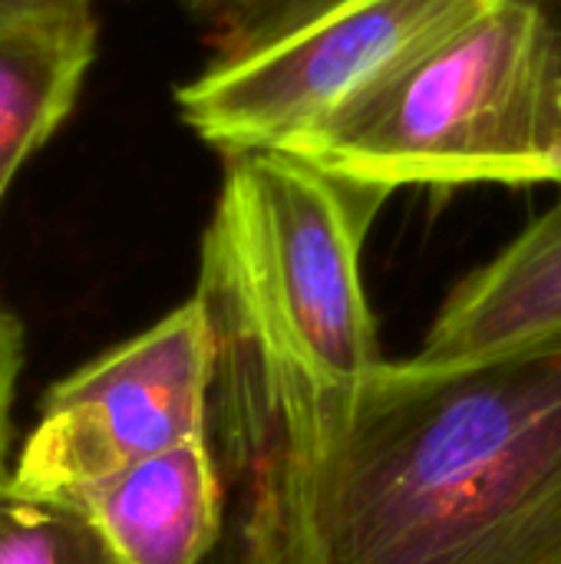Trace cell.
<instances>
[{
	"mask_svg": "<svg viewBox=\"0 0 561 564\" xmlns=\"http://www.w3.org/2000/svg\"><path fill=\"white\" fill-rule=\"evenodd\" d=\"M526 3L542 13V20H546V26H549L552 40H555V50H559L561 56V0H526Z\"/></svg>",
	"mask_w": 561,
	"mask_h": 564,
	"instance_id": "13",
	"label": "cell"
},
{
	"mask_svg": "<svg viewBox=\"0 0 561 564\" xmlns=\"http://www.w3.org/2000/svg\"><path fill=\"white\" fill-rule=\"evenodd\" d=\"M499 0H331L215 56L175 89L182 122L228 155L291 152Z\"/></svg>",
	"mask_w": 561,
	"mask_h": 564,
	"instance_id": "4",
	"label": "cell"
},
{
	"mask_svg": "<svg viewBox=\"0 0 561 564\" xmlns=\"http://www.w3.org/2000/svg\"><path fill=\"white\" fill-rule=\"evenodd\" d=\"M93 17V0H0V23Z\"/></svg>",
	"mask_w": 561,
	"mask_h": 564,
	"instance_id": "12",
	"label": "cell"
},
{
	"mask_svg": "<svg viewBox=\"0 0 561 564\" xmlns=\"http://www.w3.org/2000/svg\"><path fill=\"white\" fill-rule=\"evenodd\" d=\"M555 122H559V152H561V56H559V86H555ZM561 192V178H559Z\"/></svg>",
	"mask_w": 561,
	"mask_h": 564,
	"instance_id": "14",
	"label": "cell"
},
{
	"mask_svg": "<svg viewBox=\"0 0 561 564\" xmlns=\"http://www.w3.org/2000/svg\"><path fill=\"white\" fill-rule=\"evenodd\" d=\"M96 17L0 23V185L73 112L96 59Z\"/></svg>",
	"mask_w": 561,
	"mask_h": 564,
	"instance_id": "8",
	"label": "cell"
},
{
	"mask_svg": "<svg viewBox=\"0 0 561 564\" xmlns=\"http://www.w3.org/2000/svg\"><path fill=\"white\" fill-rule=\"evenodd\" d=\"M122 564H202L222 539L225 482L208 436L139 459L73 499Z\"/></svg>",
	"mask_w": 561,
	"mask_h": 564,
	"instance_id": "7",
	"label": "cell"
},
{
	"mask_svg": "<svg viewBox=\"0 0 561 564\" xmlns=\"http://www.w3.org/2000/svg\"><path fill=\"white\" fill-rule=\"evenodd\" d=\"M559 50L536 7L499 0L288 155L377 188L559 185Z\"/></svg>",
	"mask_w": 561,
	"mask_h": 564,
	"instance_id": "3",
	"label": "cell"
},
{
	"mask_svg": "<svg viewBox=\"0 0 561 564\" xmlns=\"http://www.w3.org/2000/svg\"><path fill=\"white\" fill-rule=\"evenodd\" d=\"M387 198L288 152L225 159L195 297L215 340L212 410L238 482L317 400L384 364L360 251Z\"/></svg>",
	"mask_w": 561,
	"mask_h": 564,
	"instance_id": "2",
	"label": "cell"
},
{
	"mask_svg": "<svg viewBox=\"0 0 561 564\" xmlns=\"http://www.w3.org/2000/svg\"><path fill=\"white\" fill-rule=\"evenodd\" d=\"M205 30L215 56L271 36L331 0H182Z\"/></svg>",
	"mask_w": 561,
	"mask_h": 564,
	"instance_id": "10",
	"label": "cell"
},
{
	"mask_svg": "<svg viewBox=\"0 0 561 564\" xmlns=\"http://www.w3.org/2000/svg\"><path fill=\"white\" fill-rule=\"evenodd\" d=\"M238 489V564H561V344L384 360Z\"/></svg>",
	"mask_w": 561,
	"mask_h": 564,
	"instance_id": "1",
	"label": "cell"
},
{
	"mask_svg": "<svg viewBox=\"0 0 561 564\" xmlns=\"http://www.w3.org/2000/svg\"><path fill=\"white\" fill-rule=\"evenodd\" d=\"M561 344V192L496 258L470 271L436 311L423 367H460Z\"/></svg>",
	"mask_w": 561,
	"mask_h": 564,
	"instance_id": "6",
	"label": "cell"
},
{
	"mask_svg": "<svg viewBox=\"0 0 561 564\" xmlns=\"http://www.w3.org/2000/svg\"><path fill=\"white\" fill-rule=\"evenodd\" d=\"M0 564H122L86 509L0 476Z\"/></svg>",
	"mask_w": 561,
	"mask_h": 564,
	"instance_id": "9",
	"label": "cell"
},
{
	"mask_svg": "<svg viewBox=\"0 0 561 564\" xmlns=\"http://www.w3.org/2000/svg\"><path fill=\"white\" fill-rule=\"evenodd\" d=\"M3 192H7V185H0V198H3Z\"/></svg>",
	"mask_w": 561,
	"mask_h": 564,
	"instance_id": "15",
	"label": "cell"
},
{
	"mask_svg": "<svg viewBox=\"0 0 561 564\" xmlns=\"http://www.w3.org/2000/svg\"><path fill=\"white\" fill-rule=\"evenodd\" d=\"M212 390L215 340L192 294L43 397L10 479L36 496L79 499L139 459L208 436Z\"/></svg>",
	"mask_w": 561,
	"mask_h": 564,
	"instance_id": "5",
	"label": "cell"
},
{
	"mask_svg": "<svg viewBox=\"0 0 561 564\" xmlns=\"http://www.w3.org/2000/svg\"><path fill=\"white\" fill-rule=\"evenodd\" d=\"M23 364V327L13 314L0 307V476L7 473L10 449V406L17 393V377Z\"/></svg>",
	"mask_w": 561,
	"mask_h": 564,
	"instance_id": "11",
	"label": "cell"
}]
</instances>
